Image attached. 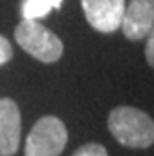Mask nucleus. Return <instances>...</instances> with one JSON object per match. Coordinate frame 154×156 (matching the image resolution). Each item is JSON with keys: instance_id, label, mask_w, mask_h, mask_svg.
Wrapping results in <instances>:
<instances>
[{"instance_id": "9", "label": "nucleus", "mask_w": 154, "mask_h": 156, "mask_svg": "<svg viewBox=\"0 0 154 156\" xmlns=\"http://www.w3.org/2000/svg\"><path fill=\"white\" fill-rule=\"evenodd\" d=\"M13 58V47L4 35H0V65L8 63Z\"/></svg>"}, {"instance_id": "7", "label": "nucleus", "mask_w": 154, "mask_h": 156, "mask_svg": "<svg viewBox=\"0 0 154 156\" xmlns=\"http://www.w3.org/2000/svg\"><path fill=\"white\" fill-rule=\"evenodd\" d=\"M63 0H23L21 13L23 19L28 21H37L41 17H47L52 9H58Z\"/></svg>"}, {"instance_id": "3", "label": "nucleus", "mask_w": 154, "mask_h": 156, "mask_svg": "<svg viewBox=\"0 0 154 156\" xmlns=\"http://www.w3.org/2000/svg\"><path fill=\"white\" fill-rule=\"evenodd\" d=\"M67 145V128L61 119L45 115L30 130L24 156H60Z\"/></svg>"}, {"instance_id": "4", "label": "nucleus", "mask_w": 154, "mask_h": 156, "mask_svg": "<svg viewBox=\"0 0 154 156\" xmlns=\"http://www.w3.org/2000/svg\"><path fill=\"white\" fill-rule=\"evenodd\" d=\"M82 9L89 26L102 34H111L121 26L124 0H82Z\"/></svg>"}, {"instance_id": "5", "label": "nucleus", "mask_w": 154, "mask_h": 156, "mask_svg": "<svg viewBox=\"0 0 154 156\" xmlns=\"http://www.w3.org/2000/svg\"><path fill=\"white\" fill-rule=\"evenodd\" d=\"M154 26V0H130L121 19L123 34L130 41H141Z\"/></svg>"}, {"instance_id": "8", "label": "nucleus", "mask_w": 154, "mask_h": 156, "mask_svg": "<svg viewBox=\"0 0 154 156\" xmlns=\"http://www.w3.org/2000/svg\"><path fill=\"white\" fill-rule=\"evenodd\" d=\"M72 156H108V151L100 143H86L76 151Z\"/></svg>"}, {"instance_id": "2", "label": "nucleus", "mask_w": 154, "mask_h": 156, "mask_svg": "<svg viewBox=\"0 0 154 156\" xmlns=\"http://www.w3.org/2000/svg\"><path fill=\"white\" fill-rule=\"evenodd\" d=\"M15 41L23 50L43 63H54L63 54L61 39L37 21L23 19L15 28Z\"/></svg>"}, {"instance_id": "6", "label": "nucleus", "mask_w": 154, "mask_h": 156, "mask_svg": "<svg viewBox=\"0 0 154 156\" xmlns=\"http://www.w3.org/2000/svg\"><path fill=\"white\" fill-rule=\"evenodd\" d=\"M21 141V112L13 99H0V156H13Z\"/></svg>"}, {"instance_id": "10", "label": "nucleus", "mask_w": 154, "mask_h": 156, "mask_svg": "<svg viewBox=\"0 0 154 156\" xmlns=\"http://www.w3.org/2000/svg\"><path fill=\"white\" fill-rule=\"evenodd\" d=\"M145 58H147V63L154 69V26L149 32V39H147V47H145Z\"/></svg>"}, {"instance_id": "1", "label": "nucleus", "mask_w": 154, "mask_h": 156, "mask_svg": "<svg viewBox=\"0 0 154 156\" xmlns=\"http://www.w3.org/2000/svg\"><path fill=\"white\" fill-rule=\"evenodd\" d=\"M108 130L124 147L147 149L154 143V121L149 113L132 106H117L108 115Z\"/></svg>"}]
</instances>
